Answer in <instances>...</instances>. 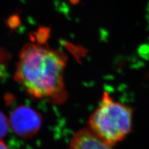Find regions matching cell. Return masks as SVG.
I'll list each match as a JSON object with an SVG mask.
<instances>
[{
	"label": "cell",
	"mask_w": 149,
	"mask_h": 149,
	"mask_svg": "<svg viewBox=\"0 0 149 149\" xmlns=\"http://www.w3.org/2000/svg\"><path fill=\"white\" fill-rule=\"evenodd\" d=\"M67 57L44 43H28L21 49L15 79L37 99L60 103L67 97L64 72Z\"/></svg>",
	"instance_id": "cell-1"
},
{
	"label": "cell",
	"mask_w": 149,
	"mask_h": 149,
	"mask_svg": "<svg viewBox=\"0 0 149 149\" xmlns=\"http://www.w3.org/2000/svg\"><path fill=\"white\" fill-rule=\"evenodd\" d=\"M133 109L114 100L104 91L88 119V129L101 141L113 147L132 130Z\"/></svg>",
	"instance_id": "cell-2"
},
{
	"label": "cell",
	"mask_w": 149,
	"mask_h": 149,
	"mask_svg": "<svg viewBox=\"0 0 149 149\" xmlns=\"http://www.w3.org/2000/svg\"><path fill=\"white\" fill-rule=\"evenodd\" d=\"M9 122L13 132L24 139L34 136L42 126L40 114L26 105H20L14 108L11 111Z\"/></svg>",
	"instance_id": "cell-3"
},
{
	"label": "cell",
	"mask_w": 149,
	"mask_h": 149,
	"mask_svg": "<svg viewBox=\"0 0 149 149\" xmlns=\"http://www.w3.org/2000/svg\"><path fill=\"white\" fill-rule=\"evenodd\" d=\"M70 149H113L97 137L90 129L78 130L72 137Z\"/></svg>",
	"instance_id": "cell-4"
},
{
	"label": "cell",
	"mask_w": 149,
	"mask_h": 149,
	"mask_svg": "<svg viewBox=\"0 0 149 149\" xmlns=\"http://www.w3.org/2000/svg\"><path fill=\"white\" fill-rule=\"evenodd\" d=\"M10 125L9 119L2 112L0 111V140L5 137L8 131Z\"/></svg>",
	"instance_id": "cell-5"
},
{
	"label": "cell",
	"mask_w": 149,
	"mask_h": 149,
	"mask_svg": "<svg viewBox=\"0 0 149 149\" xmlns=\"http://www.w3.org/2000/svg\"><path fill=\"white\" fill-rule=\"evenodd\" d=\"M0 149H9L6 143L1 140H0Z\"/></svg>",
	"instance_id": "cell-6"
},
{
	"label": "cell",
	"mask_w": 149,
	"mask_h": 149,
	"mask_svg": "<svg viewBox=\"0 0 149 149\" xmlns=\"http://www.w3.org/2000/svg\"><path fill=\"white\" fill-rule=\"evenodd\" d=\"M79 1H80V0H70V2L73 4H76L79 2Z\"/></svg>",
	"instance_id": "cell-7"
}]
</instances>
